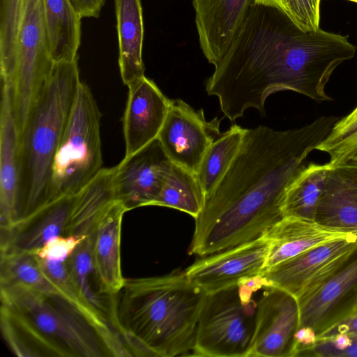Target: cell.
<instances>
[{
	"instance_id": "20",
	"label": "cell",
	"mask_w": 357,
	"mask_h": 357,
	"mask_svg": "<svg viewBox=\"0 0 357 357\" xmlns=\"http://www.w3.org/2000/svg\"><path fill=\"white\" fill-rule=\"evenodd\" d=\"M315 220L349 232H357V160L331 166Z\"/></svg>"
},
{
	"instance_id": "17",
	"label": "cell",
	"mask_w": 357,
	"mask_h": 357,
	"mask_svg": "<svg viewBox=\"0 0 357 357\" xmlns=\"http://www.w3.org/2000/svg\"><path fill=\"white\" fill-rule=\"evenodd\" d=\"M250 0H193L202 51L216 66L239 30Z\"/></svg>"
},
{
	"instance_id": "36",
	"label": "cell",
	"mask_w": 357,
	"mask_h": 357,
	"mask_svg": "<svg viewBox=\"0 0 357 357\" xmlns=\"http://www.w3.org/2000/svg\"><path fill=\"white\" fill-rule=\"evenodd\" d=\"M82 17H98L106 0H70Z\"/></svg>"
},
{
	"instance_id": "14",
	"label": "cell",
	"mask_w": 357,
	"mask_h": 357,
	"mask_svg": "<svg viewBox=\"0 0 357 357\" xmlns=\"http://www.w3.org/2000/svg\"><path fill=\"white\" fill-rule=\"evenodd\" d=\"M128 88L123 119L125 156L132 155L158 138L169 105V99L145 75Z\"/></svg>"
},
{
	"instance_id": "7",
	"label": "cell",
	"mask_w": 357,
	"mask_h": 357,
	"mask_svg": "<svg viewBox=\"0 0 357 357\" xmlns=\"http://www.w3.org/2000/svg\"><path fill=\"white\" fill-rule=\"evenodd\" d=\"M41 0H24L17 29L13 69L8 81L19 135L53 67Z\"/></svg>"
},
{
	"instance_id": "37",
	"label": "cell",
	"mask_w": 357,
	"mask_h": 357,
	"mask_svg": "<svg viewBox=\"0 0 357 357\" xmlns=\"http://www.w3.org/2000/svg\"><path fill=\"white\" fill-rule=\"evenodd\" d=\"M357 116V107L349 114L347 115L349 117H355Z\"/></svg>"
},
{
	"instance_id": "1",
	"label": "cell",
	"mask_w": 357,
	"mask_h": 357,
	"mask_svg": "<svg viewBox=\"0 0 357 357\" xmlns=\"http://www.w3.org/2000/svg\"><path fill=\"white\" fill-rule=\"evenodd\" d=\"M338 120L323 116L287 130L246 129L236 155L195 219L190 255L204 257L265 236L284 218L286 192L307 157Z\"/></svg>"
},
{
	"instance_id": "18",
	"label": "cell",
	"mask_w": 357,
	"mask_h": 357,
	"mask_svg": "<svg viewBox=\"0 0 357 357\" xmlns=\"http://www.w3.org/2000/svg\"><path fill=\"white\" fill-rule=\"evenodd\" d=\"M19 131L15 119L10 89L1 82L0 114V231L17 221L19 181Z\"/></svg>"
},
{
	"instance_id": "28",
	"label": "cell",
	"mask_w": 357,
	"mask_h": 357,
	"mask_svg": "<svg viewBox=\"0 0 357 357\" xmlns=\"http://www.w3.org/2000/svg\"><path fill=\"white\" fill-rule=\"evenodd\" d=\"M92 243L91 233L77 246L65 262L71 278L84 298L109 319V306L105 305L102 296L93 289L91 283V277L94 276Z\"/></svg>"
},
{
	"instance_id": "29",
	"label": "cell",
	"mask_w": 357,
	"mask_h": 357,
	"mask_svg": "<svg viewBox=\"0 0 357 357\" xmlns=\"http://www.w3.org/2000/svg\"><path fill=\"white\" fill-rule=\"evenodd\" d=\"M24 0H1L0 73L2 82L9 80L14 65L17 29Z\"/></svg>"
},
{
	"instance_id": "35",
	"label": "cell",
	"mask_w": 357,
	"mask_h": 357,
	"mask_svg": "<svg viewBox=\"0 0 357 357\" xmlns=\"http://www.w3.org/2000/svg\"><path fill=\"white\" fill-rule=\"evenodd\" d=\"M321 0H298L307 31L320 29V3Z\"/></svg>"
},
{
	"instance_id": "30",
	"label": "cell",
	"mask_w": 357,
	"mask_h": 357,
	"mask_svg": "<svg viewBox=\"0 0 357 357\" xmlns=\"http://www.w3.org/2000/svg\"><path fill=\"white\" fill-rule=\"evenodd\" d=\"M316 150L328 154L331 166L357 160V116L339 119Z\"/></svg>"
},
{
	"instance_id": "25",
	"label": "cell",
	"mask_w": 357,
	"mask_h": 357,
	"mask_svg": "<svg viewBox=\"0 0 357 357\" xmlns=\"http://www.w3.org/2000/svg\"><path fill=\"white\" fill-rule=\"evenodd\" d=\"M0 327L6 344L18 357H62L59 350L43 337L26 319L2 304Z\"/></svg>"
},
{
	"instance_id": "2",
	"label": "cell",
	"mask_w": 357,
	"mask_h": 357,
	"mask_svg": "<svg viewBox=\"0 0 357 357\" xmlns=\"http://www.w3.org/2000/svg\"><path fill=\"white\" fill-rule=\"evenodd\" d=\"M206 295L184 271L125 278L109 296V319L132 356L192 355Z\"/></svg>"
},
{
	"instance_id": "26",
	"label": "cell",
	"mask_w": 357,
	"mask_h": 357,
	"mask_svg": "<svg viewBox=\"0 0 357 357\" xmlns=\"http://www.w3.org/2000/svg\"><path fill=\"white\" fill-rule=\"evenodd\" d=\"M245 131L246 128L234 125L207 149L196 173L206 196L218 183L234 159Z\"/></svg>"
},
{
	"instance_id": "31",
	"label": "cell",
	"mask_w": 357,
	"mask_h": 357,
	"mask_svg": "<svg viewBox=\"0 0 357 357\" xmlns=\"http://www.w3.org/2000/svg\"><path fill=\"white\" fill-rule=\"evenodd\" d=\"M312 353L320 357H357V336L339 335L318 340Z\"/></svg>"
},
{
	"instance_id": "10",
	"label": "cell",
	"mask_w": 357,
	"mask_h": 357,
	"mask_svg": "<svg viewBox=\"0 0 357 357\" xmlns=\"http://www.w3.org/2000/svg\"><path fill=\"white\" fill-rule=\"evenodd\" d=\"M269 243L266 236L200 257L184 270L187 278L211 294L261 275Z\"/></svg>"
},
{
	"instance_id": "15",
	"label": "cell",
	"mask_w": 357,
	"mask_h": 357,
	"mask_svg": "<svg viewBox=\"0 0 357 357\" xmlns=\"http://www.w3.org/2000/svg\"><path fill=\"white\" fill-rule=\"evenodd\" d=\"M77 194L49 202L15 222L10 229L1 231L0 253H33L55 237L71 235L72 212Z\"/></svg>"
},
{
	"instance_id": "24",
	"label": "cell",
	"mask_w": 357,
	"mask_h": 357,
	"mask_svg": "<svg viewBox=\"0 0 357 357\" xmlns=\"http://www.w3.org/2000/svg\"><path fill=\"white\" fill-rule=\"evenodd\" d=\"M205 197L197 174L172 162L160 193L151 206L177 209L195 219L204 206Z\"/></svg>"
},
{
	"instance_id": "9",
	"label": "cell",
	"mask_w": 357,
	"mask_h": 357,
	"mask_svg": "<svg viewBox=\"0 0 357 357\" xmlns=\"http://www.w3.org/2000/svg\"><path fill=\"white\" fill-rule=\"evenodd\" d=\"M221 119L207 121L181 99L169 100L168 112L158 136L169 160L195 174L211 144L221 135Z\"/></svg>"
},
{
	"instance_id": "8",
	"label": "cell",
	"mask_w": 357,
	"mask_h": 357,
	"mask_svg": "<svg viewBox=\"0 0 357 357\" xmlns=\"http://www.w3.org/2000/svg\"><path fill=\"white\" fill-rule=\"evenodd\" d=\"M357 248V233L310 249L264 270L265 287H278L297 299L334 274Z\"/></svg>"
},
{
	"instance_id": "4",
	"label": "cell",
	"mask_w": 357,
	"mask_h": 357,
	"mask_svg": "<svg viewBox=\"0 0 357 357\" xmlns=\"http://www.w3.org/2000/svg\"><path fill=\"white\" fill-rule=\"evenodd\" d=\"M100 119L91 89L81 81L52 165L47 204L78 193L103 169Z\"/></svg>"
},
{
	"instance_id": "3",
	"label": "cell",
	"mask_w": 357,
	"mask_h": 357,
	"mask_svg": "<svg viewBox=\"0 0 357 357\" xmlns=\"http://www.w3.org/2000/svg\"><path fill=\"white\" fill-rule=\"evenodd\" d=\"M80 82L78 58L54 62L19 135L15 222L47 202L52 165Z\"/></svg>"
},
{
	"instance_id": "6",
	"label": "cell",
	"mask_w": 357,
	"mask_h": 357,
	"mask_svg": "<svg viewBox=\"0 0 357 357\" xmlns=\"http://www.w3.org/2000/svg\"><path fill=\"white\" fill-rule=\"evenodd\" d=\"M262 287L260 275L207 294L199 314L192 356H249L257 310L252 296Z\"/></svg>"
},
{
	"instance_id": "38",
	"label": "cell",
	"mask_w": 357,
	"mask_h": 357,
	"mask_svg": "<svg viewBox=\"0 0 357 357\" xmlns=\"http://www.w3.org/2000/svg\"><path fill=\"white\" fill-rule=\"evenodd\" d=\"M347 1H349L354 2V3H357V0H347Z\"/></svg>"
},
{
	"instance_id": "13",
	"label": "cell",
	"mask_w": 357,
	"mask_h": 357,
	"mask_svg": "<svg viewBox=\"0 0 357 357\" xmlns=\"http://www.w3.org/2000/svg\"><path fill=\"white\" fill-rule=\"evenodd\" d=\"M172 162L158 139L114 166V197L128 211L151 206L161 190Z\"/></svg>"
},
{
	"instance_id": "12",
	"label": "cell",
	"mask_w": 357,
	"mask_h": 357,
	"mask_svg": "<svg viewBox=\"0 0 357 357\" xmlns=\"http://www.w3.org/2000/svg\"><path fill=\"white\" fill-rule=\"evenodd\" d=\"M300 327L311 328L317 337L357 311V248L330 278L297 299Z\"/></svg>"
},
{
	"instance_id": "34",
	"label": "cell",
	"mask_w": 357,
	"mask_h": 357,
	"mask_svg": "<svg viewBox=\"0 0 357 357\" xmlns=\"http://www.w3.org/2000/svg\"><path fill=\"white\" fill-rule=\"evenodd\" d=\"M339 335L357 336V312L335 323L321 333L317 335V340Z\"/></svg>"
},
{
	"instance_id": "11",
	"label": "cell",
	"mask_w": 357,
	"mask_h": 357,
	"mask_svg": "<svg viewBox=\"0 0 357 357\" xmlns=\"http://www.w3.org/2000/svg\"><path fill=\"white\" fill-rule=\"evenodd\" d=\"M267 288L257 303L249 356H295V335L300 326L298 300L282 289Z\"/></svg>"
},
{
	"instance_id": "22",
	"label": "cell",
	"mask_w": 357,
	"mask_h": 357,
	"mask_svg": "<svg viewBox=\"0 0 357 357\" xmlns=\"http://www.w3.org/2000/svg\"><path fill=\"white\" fill-rule=\"evenodd\" d=\"M50 52L54 62L77 58L82 18L70 0H41Z\"/></svg>"
},
{
	"instance_id": "27",
	"label": "cell",
	"mask_w": 357,
	"mask_h": 357,
	"mask_svg": "<svg viewBox=\"0 0 357 357\" xmlns=\"http://www.w3.org/2000/svg\"><path fill=\"white\" fill-rule=\"evenodd\" d=\"M0 286L20 285L61 296V291L47 278L33 253L10 252L0 254Z\"/></svg>"
},
{
	"instance_id": "19",
	"label": "cell",
	"mask_w": 357,
	"mask_h": 357,
	"mask_svg": "<svg viewBox=\"0 0 357 357\" xmlns=\"http://www.w3.org/2000/svg\"><path fill=\"white\" fill-rule=\"evenodd\" d=\"M354 233L357 232L328 227L315 220L285 216L265 236L269 247L264 270L310 249Z\"/></svg>"
},
{
	"instance_id": "16",
	"label": "cell",
	"mask_w": 357,
	"mask_h": 357,
	"mask_svg": "<svg viewBox=\"0 0 357 357\" xmlns=\"http://www.w3.org/2000/svg\"><path fill=\"white\" fill-rule=\"evenodd\" d=\"M127 211L120 201L112 200L102 211L92 231L94 278L102 296H114L124 284L121 266V232L123 217Z\"/></svg>"
},
{
	"instance_id": "39",
	"label": "cell",
	"mask_w": 357,
	"mask_h": 357,
	"mask_svg": "<svg viewBox=\"0 0 357 357\" xmlns=\"http://www.w3.org/2000/svg\"><path fill=\"white\" fill-rule=\"evenodd\" d=\"M357 312V311H356Z\"/></svg>"
},
{
	"instance_id": "5",
	"label": "cell",
	"mask_w": 357,
	"mask_h": 357,
	"mask_svg": "<svg viewBox=\"0 0 357 357\" xmlns=\"http://www.w3.org/2000/svg\"><path fill=\"white\" fill-rule=\"evenodd\" d=\"M1 304L19 313L62 357H102L108 354L98 332L61 296L20 285L0 286Z\"/></svg>"
},
{
	"instance_id": "21",
	"label": "cell",
	"mask_w": 357,
	"mask_h": 357,
	"mask_svg": "<svg viewBox=\"0 0 357 357\" xmlns=\"http://www.w3.org/2000/svg\"><path fill=\"white\" fill-rule=\"evenodd\" d=\"M119 41V66L128 86L144 76L142 59L144 22L140 0H114Z\"/></svg>"
},
{
	"instance_id": "33",
	"label": "cell",
	"mask_w": 357,
	"mask_h": 357,
	"mask_svg": "<svg viewBox=\"0 0 357 357\" xmlns=\"http://www.w3.org/2000/svg\"><path fill=\"white\" fill-rule=\"evenodd\" d=\"M255 4L275 8L300 29L307 31L298 0H250Z\"/></svg>"
},
{
	"instance_id": "23",
	"label": "cell",
	"mask_w": 357,
	"mask_h": 357,
	"mask_svg": "<svg viewBox=\"0 0 357 357\" xmlns=\"http://www.w3.org/2000/svg\"><path fill=\"white\" fill-rule=\"evenodd\" d=\"M331 165H306L289 186L284 201V217L315 220L328 172Z\"/></svg>"
},
{
	"instance_id": "32",
	"label": "cell",
	"mask_w": 357,
	"mask_h": 357,
	"mask_svg": "<svg viewBox=\"0 0 357 357\" xmlns=\"http://www.w3.org/2000/svg\"><path fill=\"white\" fill-rule=\"evenodd\" d=\"M89 235L59 236L47 242L33 254L38 258L52 261H65L77 246Z\"/></svg>"
}]
</instances>
